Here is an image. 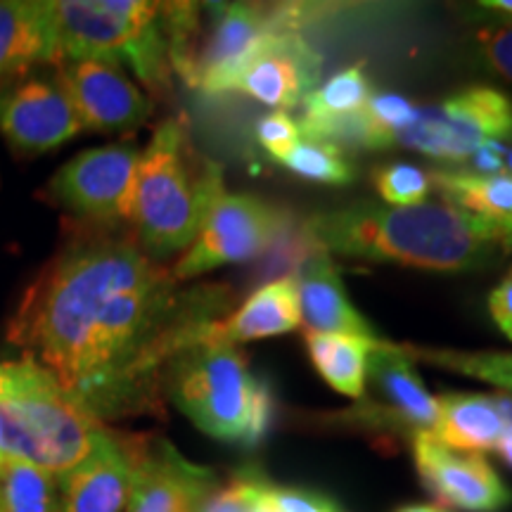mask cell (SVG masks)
<instances>
[{"label":"cell","mask_w":512,"mask_h":512,"mask_svg":"<svg viewBox=\"0 0 512 512\" xmlns=\"http://www.w3.org/2000/svg\"><path fill=\"white\" fill-rule=\"evenodd\" d=\"M233 302L223 283H178L126 226L83 223L22 294L8 342L102 425L164 415L166 366Z\"/></svg>","instance_id":"obj_1"},{"label":"cell","mask_w":512,"mask_h":512,"mask_svg":"<svg viewBox=\"0 0 512 512\" xmlns=\"http://www.w3.org/2000/svg\"><path fill=\"white\" fill-rule=\"evenodd\" d=\"M302 238L309 249L330 256L439 273L489 268L512 247L508 233L448 200L413 207L358 202L316 211L304 219Z\"/></svg>","instance_id":"obj_2"},{"label":"cell","mask_w":512,"mask_h":512,"mask_svg":"<svg viewBox=\"0 0 512 512\" xmlns=\"http://www.w3.org/2000/svg\"><path fill=\"white\" fill-rule=\"evenodd\" d=\"M223 190L221 164L192 147L183 119H164L140 150L128 230L150 259L164 264L195 242Z\"/></svg>","instance_id":"obj_3"},{"label":"cell","mask_w":512,"mask_h":512,"mask_svg":"<svg viewBox=\"0 0 512 512\" xmlns=\"http://www.w3.org/2000/svg\"><path fill=\"white\" fill-rule=\"evenodd\" d=\"M164 401H171L211 439L252 448L273 418V396L235 344L214 337L181 351L164 370Z\"/></svg>","instance_id":"obj_4"},{"label":"cell","mask_w":512,"mask_h":512,"mask_svg":"<svg viewBox=\"0 0 512 512\" xmlns=\"http://www.w3.org/2000/svg\"><path fill=\"white\" fill-rule=\"evenodd\" d=\"M60 64L95 60L128 67L152 95L174 83L164 3L150 0H50Z\"/></svg>","instance_id":"obj_5"},{"label":"cell","mask_w":512,"mask_h":512,"mask_svg":"<svg viewBox=\"0 0 512 512\" xmlns=\"http://www.w3.org/2000/svg\"><path fill=\"white\" fill-rule=\"evenodd\" d=\"M0 408L8 420L10 460L34 463L57 482L91 456L110 432L31 358L12 361V389Z\"/></svg>","instance_id":"obj_6"},{"label":"cell","mask_w":512,"mask_h":512,"mask_svg":"<svg viewBox=\"0 0 512 512\" xmlns=\"http://www.w3.org/2000/svg\"><path fill=\"white\" fill-rule=\"evenodd\" d=\"M512 138V100L494 86H467L430 107H418L392 147L448 164H467L482 147Z\"/></svg>","instance_id":"obj_7"},{"label":"cell","mask_w":512,"mask_h":512,"mask_svg":"<svg viewBox=\"0 0 512 512\" xmlns=\"http://www.w3.org/2000/svg\"><path fill=\"white\" fill-rule=\"evenodd\" d=\"M285 226V214L273 204L223 190L211 204L200 235L169 266L171 275L178 283H190L216 268L252 261L283 235Z\"/></svg>","instance_id":"obj_8"},{"label":"cell","mask_w":512,"mask_h":512,"mask_svg":"<svg viewBox=\"0 0 512 512\" xmlns=\"http://www.w3.org/2000/svg\"><path fill=\"white\" fill-rule=\"evenodd\" d=\"M138 162L140 147L133 143L91 147L55 171L48 192L57 207L83 223L128 228Z\"/></svg>","instance_id":"obj_9"},{"label":"cell","mask_w":512,"mask_h":512,"mask_svg":"<svg viewBox=\"0 0 512 512\" xmlns=\"http://www.w3.org/2000/svg\"><path fill=\"white\" fill-rule=\"evenodd\" d=\"M209 24L200 29L192 72L185 86L207 95L228 93V83L240 64L268 36L283 29H302L309 15L297 8H271L259 3H214L204 5Z\"/></svg>","instance_id":"obj_10"},{"label":"cell","mask_w":512,"mask_h":512,"mask_svg":"<svg viewBox=\"0 0 512 512\" xmlns=\"http://www.w3.org/2000/svg\"><path fill=\"white\" fill-rule=\"evenodd\" d=\"M370 389L354 408L337 415L344 425L413 439L437 425V396L427 392L415 361L399 344L380 339L368 358Z\"/></svg>","instance_id":"obj_11"},{"label":"cell","mask_w":512,"mask_h":512,"mask_svg":"<svg viewBox=\"0 0 512 512\" xmlns=\"http://www.w3.org/2000/svg\"><path fill=\"white\" fill-rule=\"evenodd\" d=\"M133 456L126 512H200L219 489L216 472L192 463L162 437H128Z\"/></svg>","instance_id":"obj_12"},{"label":"cell","mask_w":512,"mask_h":512,"mask_svg":"<svg viewBox=\"0 0 512 512\" xmlns=\"http://www.w3.org/2000/svg\"><path fill=\"white\" fill-rule=\"evenodd\" d=\"M320 67L323 57L302 36V29L275 31L240 64L228 93H242L278 112H290L316 91Z\"/></svg>","instance_id":"obj_13"},{"label":"cell","mask_w":512,"mask_h":512,"mask_svg":"<svg viewBox=\"0 0 512 512\" xmlns=\"http://www.w3.org/2000/svg\"><path fill=\"white\" fill-rule=\"evenodd\" d=\"M0 133L12 150L43 155L81 136L83 126L60 79L34 72L0 93Z\"/></svg>","instance_id":"obj_14"},{"label":"cell","mask_w":512,"mask_h":512,"mask_svg":"<svg viewBox=\"0 0 512 512\" xmlns=\"http://www.w3.org/2000/svg\"><path fill=\"white\" fill-rule=\"evenodd\" d=\"M55 76L72 100L83 131L128 133L150 119V95L117 64L72 60L57 64Z\"/></svg>","instance_id":"obj_15"},{"label":"cell","mask_w":512,"mask_h":512,"mask_svg":"<svg viewBox=\"0 0 512 512\" xmlns=\"http://www.w3.org/2000/svg\"><path fill=\"white\" fill-rule=\"evenodd\" d=\"M411 446L422 484L444 505L465 512H501L512 503V491L482 453L448 448L432 432H418Z\"/></svg>","instance_id":"obj_16"},{"label":"cell","mask_w":512,"mask_h":512,"mask_svg":"<svg viewBox=\"0 0 512 512\" xmlns=\"http://www.w3.org/2000/svg\"><path fill=\"white\" fill-rule=\"evenodd\" d=\"M131 479L128 437L107 432L91 456L60 479L57 512H126Z\"/></svg>","instance_id":"obj_17"},{"label":"cell","mask_w":512,"mask_h":512,"mask_svg":"<svg viewBox=\"0 0 512 512\" xmlns=\"http://www.w3.org/2000/svg\"><path fill=\"white\" fill-rule=\"evenodd\" d=\"M50 0H0V93L36 67H57Z\"/></svg>","instance_id":"obj_18"},{"label":"cell","mask_w":512,"mask_h":512,"mask_svg":"<svg viewBox=\"0 0 512 512\" xmlns=\"http://www.w3.org/2000/svg\"><path fill=\"white\" fill-rule=\"evenodd\" d=\"M294 278L299 285L306 332H344V335L380 339L373 325L351 304L347 287L339 278V268L330 254L311 249Z\"/></svg>","instance_id":"obj_19"},{"label":"cell","mask_w":512,"mask_h":512,"mask_svg":"<svg viewBox=\"0 0 512 512\" xmlns=\"http://www.w3.org/2000/svg\"><path fill=\"white\" fill-rule=\"evenodd\" d=\"M302 325V302L294 275H280L268 280L259 290L249 294L238 309L216 325L214 337L238 344L254 339L280 337Z\"/></svg>","instance_id":"obj_20"},{"label":"cell","mask_w":512,"mask_h":512,"mask_svg":"<svg viewBox=\"0 0 512 512\" xmlns=\"http://www.w3.org/2000/svg\"><path fill=\"white\" fill-rule=\"evenodd\" d=\"M508 430L496 396L448 392L437 396V425L432 434L441 444L465 453L494 451Z\"/></svg>","instance_id":"obj_21"},{"label":"cell","mask_w":512,"mask_h":512,"mask_svg":"<svg viewBox=\"0 0 512 512\" xmlns=\"http://www.w3.org/2000/svg\"><path fill=\"white\" fill-rule=\"evenodd\" d=\"M380 339L344 335V332H306L304 335L306 351L318 375L335 392L356 401L366 394L368 358Z\"/></svg>","instance_id":"obj_22"},{"label":"cell","mask_w":512,"mask_h":512,"mask_svg":"<svg viewBox=\"0 0 512 512\" xmlns=\"http://www.w3.org/2000/svg\"><path fill=\"white\" fill-rule=\"evenodd\" d=\"M430 181L448 202L494 223L512 238V174L477 171H432Z\"/></svg>","instance_id":"obj_23"},{"label":"cell","mask_w":512,"mask_h":512,"mask_svg":"<svg viewBox=\"0 0 512 512\" xmlns=\"http://www.w3.org/2000/svg\"><path fill=\"white\" fill-rule=\"evenodd\" d=\"M370 98H373V86L363 64L342 69L302 102L304 117L299 119V124L304 136L323 138L332 126L361 112Z\"/></svg>","instance_id":"obj_24"},{"label":"cell","mask_w":512,"mask_h":512,"mask_svg":"<svg viewBox=\"0 0 512 512\" xmlns=\"http://www.w3.org/2000/svg\"><path fill=\"white\" fill-rule=\"evenodd\" d=\"M399 347L413 361L472 377L501 389L505 396H512V351H458L413 347V344H399Z\"/></svg>","instance_id":"obj_25"},{"label":"cell","mask_w":512,"mask_h":512,"mask_svg":"<svg viewBox=\"0 0 512 512\" xmlns=\"http://www.w3.org/2000/svg\"><path fill=\"white\" fill-rule=\"evenodd\" d=\"M60 482L27 460L0 465V512H57Z\"/></svg>","instance_id":"obj_26"},{"label":"cell","mask_w":512,"mask_h":512,"mask_svg":"<svg viewBox=\"0 0 512 512\" xmlns=\"http://www.w3.org/2000/svg\"><path fill=\"white\" fill-rule=\"evenodd\" d=\"M273 162L280 164L290 174L325 185H349L356 178L354 164L349 162L344 150L330 140L302 136L285 150L275 152Z\"/></svg>","instance_id":"obj_27"},{"label":"cell","mask_w":512,"mask_h":512,"mask_svg":"<svg viewBox=\"0 0 512 512\" xmlns=\"http://www.w3.org/2000/svg\"><path fill=\"white\" fill-rule=\"evenodd\" d=\"M373 183L377 192L389 207H413L427 202L432 181L427 171L408 162L382 164L373 171Z\"/></svg>","instance_id":"obj_28"},{"label":"cell","mask_w":512,"mask_h":512,"mask_svg":"<svg viewBox=\"0 0 512 512\" xmlns=\"http://www.w3.org/2000/svg\"><path fill=\"white\" fill-rule=\"evenodd\" d=\"M200 512H273L264 498V475L252 467L240 470L209 496Z\"/></svg>","instance_id":"obj_29"},{"label":"cell","mask_w":512,"mask_h":512,"mask_svg":"<svg viewBox=\"0 0 512 512\" xmlns=\"http://www.w3.org/2000/svg\"><path fill=\"white\" fill-rule=\"evenodd\" d=\"M472 53L484 72L512 81V24H486L475 31Z\"/></svg>","instance_id":"obj_30"},{"label":"cell","mask_w":512,"mask_h":512,"mask_svg":"<svg viewBox=\"0 0 512 512\" xmlns=\"http://www.w3.org/2000/svg\"><path fill=\"white\" fill-rule=\"evenodd\" d=\"M264 498L273 512H344L332 498L316 491L278 486L264 477Z\"/></svg>","instance_id":"obj_31"},{"label":"cell","mask_w":512,"mask_h":512,"mask_svg":"<svg viewBox=\"0 0 512 512\" xmlns=\"http://www.w3.org/2000/svg\"><path fill=\"white\" fill-rule=\"evenodd\" d=\"M304 136L299 119L290 117V112H271L259 119L256 124V140L264 147L268 155L285 150Z\"/></svg>","instance_id":"obj_32"},{"label":"cell","mask_w":512,"mask_h":512,"mask_svg":"<svg viewBox=\"0 0 512 512\" xmlns=\"http://www.w3.org/2000/svg\"><path fill=\"white\" fill-rule=\"evenodd\" d=\"M489 313L498 330L512 342V268L489 294Z\"/></svg>","instance_id":"obj_33"},{"label":"cell","mask_w":512,"mask_h":512,"mask_svg":"<svg viewBox=\"0 0 512 512\" xmlns=\"http://www.w3.org/2000/svg\"><path fill=\"white\" fill-rule=\"evenodd\" d=\"M494 451L498 453V456H501V460H503L505 465L512 467V430H510V427H508V430H505V434L501 437V441H498V444H496Z\"/></svg>","instance_id":"obj_34"},{"label":"cell","mask_w":512,"mask_h":512,"mask_svg":"<svg viewBox=\"0 0 512 512\" xmlns=\"http://www.w3.org/2000/svg\"><path fill=\"white\" fill-rule=\"evenodd\" d=\"M10 460V448H8V420H5L3 408H0V465Z\"/></svg>","instance_id":"obj_35"},{"label":"cell","mask_w":512,"mask_h":512,"mask_svg":"<svg viewBox=\"0 0 512 512\" xmlns=\"http://www.w3.org/2000/svg\"><path fill=\"white\" fill-rule=\"evenodd\" d=\"M12 389V361L0 363V401L10 394Z\"/></svg>","instance_id":"obj_36"},{"label":"cell","mask_w":512,"mask_h":512,"mask_svg":"<svg viewBox=\"0 0 512 512\" xmlns=\"http://www.w3.org/2000/svg\"><path fill=\"white\" fill-rule=\"evenodd\" d=\"M396 512H448L441 508V505H427V503H418V505H406V508L396 510Z\"/></svg>","instance_id":"obj_37"},{"label":"cell","mask_w":512,"mask_h":512,"mask_svg":"<svg viewBox=\"0 0 512 512\" xmlns=\"http://www.w3.org/2000/svg\"><path fill=\"white\" fill-rule=\"evenodd\" d=\"M503 164H505V171L512 174V150L508 152V159H503Z\"/></svg>","instance_id":"obj_38"}]
</instances>
